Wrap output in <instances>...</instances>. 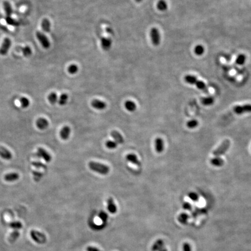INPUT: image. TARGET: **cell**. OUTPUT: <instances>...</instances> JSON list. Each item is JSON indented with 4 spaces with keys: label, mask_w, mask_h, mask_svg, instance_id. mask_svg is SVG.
<instances>
[{
    "label": "cell",
    "mask_w": 251,
    "mask_h": 251,
    "mask_svg": "<svg viewBox=\"0 0 251 251\" xmlns=\"http://www.w3.org/2000/svg\"><path fill=\"white\" fill-rule=\"evenodd\" d=\"M88 166L91 170L102 175L107 174L110 170L108 166L93 161L88 164Z\"/></svg>",
    "instance_id": "cell-1"
},
{
    "label": "cell",
    "mask_w": 251,
    "mask_h": 251,
    "mask_svg": "<svg viewBox=\"0 0 251 251\" xmlns=\"http://www.w3.org/2000/svg\"><path fill=\"white\" fill-rule=\"evenodd\" d=\"M230 146V141L228 140H225L217 148L213 151V154L216 156L224 155L228 150Z\"/></svg>",
    "instance_id": "cell-2"
},
{
    "label": "cell",
    "mask_w": 251,
    "mask_h": 251,
    "mask_svg": "<svg viewBox=\"0 0 251 251\" xmlns=\"http://www.w3.org/2000/svg\"><path fill=\"white\" fill-rule=\"evenodd\" d=\"M150 36L152 43L155 46H159L160 43V34L158 29L153 27L150 31Z\"/></svg>",
    "instance_id": "cell-3"
},
{
    "label": "cell",
    "mask_w": 251,
    "mask_h": 251,
    "mask_svg": "<svg viewBox=\"0 0 251 251\" xmlns=\"http://www.w3.org/2000/svg\"><path fill=\"white\" fill-rule=\"evenodd\" d=\"M36 37L42 46L46 49H48L50 47V42L47 36L41 32H36Z\"/></svg>",
    "instance_id": "cell-4"
},
{
    "label": "cell",
    "mask_w": 251,
    "mask_h": 251,
    "mask_svg": "<svg viewBox=\"0 0 251 251\" xmlns=\"http://www.w3.org/2000/svg\"><path fill=\"white\" fill-rule=\"evenodd\" d=\"M233 112L237 115H241L246 113L251 112V104H245L243 105L236 106L233 110Z\"/></svg>",
    "instance_id": "cell-5"
},
{
    "label": "cell",
    "mask_w": 251,
    "mask_h": 251,
    "mask_svg": "<svg viewBox=\"0 0 251 251\" xmlns=\"http://www.w3.org/2000/svg\"><path fill=\"white\" fill-rule=\"evenodd\" d=\"M11 46V40L8 38H5L3 41V42L1 47H0V55H6L8 53V50H9Z\"/></svg>",
    "instance_id": "cell-6"
},
{
    "label": "cell",
    "mask_w": 251,
    "mask_h": 251,
    "mask_svg": "<svg viewBox=\"0 0 251 251\" xmlns=\"http://www.w3.org/2000/svg\"><path fill=\"white\" fill-rule=\"evenodd\" d=\"M37 155L39 157L42 158L44 160L47 162H50L51 159V156L49 154L48 152H47L45 150L42 148H39L37 151Z\"/></svg>",
    "instance_id": "cell-7"
},
{
    "label": "cell",
    "mask_w": 251,
    "mask_h": 251,
    "mask_svg": "<svg viewBox=\"0 0 251 251\" xmlns=\"http://www.w3.org/2000/svg\"><path fill=\"white\" fill-rule=\"evenodd\" d=\"M91 106L98 110H103L106 108L107 104L104 101H102L98 99H94L91 101Z\"/></svg>",
    "instance_id": "cell-8"
},
{
    "label": "cell",
    "mask_w": 251,
    "mask_h": 251,
    "mask_svg": "<svg viewBox=\"0 0 251 251\" xmlns=\"http://www.w3.org/2000/svg\"><path fill=\"white\" fill-rule=\"evenodd\" d=\"M112 40L107 37H102L101 38V45L103 50L105 51L109 50L112 46Z\"/></svg>",
    "instance_id": "cell-9"
},
{
    "label": "cell",
    "mask_w": 251,
    "mask_h": 251,
    "mask_svg": "<svg viewBox=\"0 0 251 251\" xmlns=\"http://www.w3.org/2000/svg\"><path fill=\"white\" fill-rule=\"evenodd\" d=\"M126 159L128 162H130V163L134 164L135 165H137L138 166H140L141 165V162L138 159L137 156L133 154H129L127 155Z\"/></svg>",
    "instance_id": "cell-10"
},
{
    "label": "cell",
    "mask_w": 251,
    "mask_h": 251,
    "mask_svg": "<svg viewBox=\"0 0 251 251\" xmlns=\"http://www.w3.org/2000/svg\"><path fill=\"white\" fill-rule=\"evenodd\" d=\"M111 136L115 140V141L117 144H122L124 142V138H123V136L118 131H115V130L112 131L111 132Z\"/></svg>",
    "instance_id": "cell-11"
},
{
    "label": "cell",
    "mask_w": 251,
    "mask_h": 251,
    "mask_svg": "<svg viewBox=\"0 0 251 251\" xmlns=\"http://www.w3.org/2000/svg\"><path fill=\"white\" fill-rule=\"evenodd\" d=\"M49 123L44 118H39L36 121V126L40 130H44L48 127Z\"/></svg>",
    "instance_id": "cell-12"
},
{
    "label": "cell",
    "mask_w": 251,
    "mask_h": 251,
    "mask_svg": "<svg viewBox=\"0 0 251 251\" xmlns=\"http://www.w3.org/2000/svg\"><path fill=\"white\" fill-rule=\"evenodd\" d=\"M164 150V142L161 138H157L155 140V150L158 153H161Z\"/></svg>",
    "instance_id": "cell-13"
},
{
    "label": "cell",
    "mask_w": 251,
    "mask_h": 251,
    "mask_svg": "<svg viewBox=\"0 0 251 251\" xmlns=\"http://www.w3.org/2000/svg\"><path fill=\"white\" fill-rule=\"evenodd\" d=\"M0 156L5 160H9L12 157L11 152L3 146H0Z\"/></svg>",
    "instance_id": "cell-14"
},
{
    "label": "cell",
    "mask_w": 251,
    "mask_h": 251,
    "mask_svg": "<svg viewBox=\"0 0 251 251\" xmlns=\"http://www.w3.org/2000/svg\"><path fill=\"white\" fill-rule=\"evenodd\" d=\"M165 247L164 245V242L163 240L160 239L156 240L155 243L152 245L151 250L152 251H159L162 249H163Z\"/></svg>",
    "instance_id": "cell-15"
},
{
    "label": "cell",
    "mask_w": 251,
    "mask_h": 251,
    "mask_svg": "<svg viewBox=\"0 0 251 251\" xmlns=\"http://www.w3.org/2000/svg\"><path fill=\"white\" fill-rule=\"evenodd\" d=\"M107 204H108V211L114 214L117 212V206H116L113 199L112 198H109L107 201Z\"/></svg>",
    "instance_id": "cell-16"
},
{
    "label": "cell",
    "mask_w": 251,
    "mask_h": 251,
    "mask_svg": "<svg viewBox=\"0 0 251 251\" xmlns=\"http://www.w3.org/2000/svg\"><path fill=\"white\" fill-rule=\"evenodd\" d=\"M70 131L71 130L69 127L68 126L64 127L60 131V137H61L62 139L64 140H67L69 137Z\"/></svg>",
    "instance_id": "cell-17"
},
{
    "label": "cell",
    "mask_w": 251,
    "mask_h": 251,
    "mask_svg": "<svg viewBox=\"0 0 251 251\" xmlns=\"http://www.w3.org/2000/svg\"><path fill=\"white\" fill-rule=\"evenodd\" d=\"M34 239L38 243H44L46 241V236L38 232H34L33 234Z\"/></svg>",
    "instance_id": "cell-18"
},
{
    "label": "cell",
    "mask_w": 251,
    "mask_h": 251,
    "mask_svg": "<svg viewBox=\"0 0 251 251\" xmlns=\"http://www.w3.org/2000/svg\"><path fill=\"white\" fill-rule=\"evenodd\" d=\"M125 107L129 112H134L137 108V105L133 101L127 100L125 103Z\"/></svg>",
    "instance_id": "cell-19"
},
{
    "label": "cell",
    "mask_w": 251,
    "mask_h": 251,
    "mask_svg": "<svg viewBox=\"0 0 251 251\" xmlns=\"http://www.w3.org/2000/svg\"><path fill=\"white\" fill-rule=\"evenodd\" d=\"M194 85H196V87L198 88V89L202 90L204 92H208V88L207 85H206V84L201 80H199L198 79V78L197 79V80H195Z\"/></svg>",
    "instance_id": "cell-20"
},
{
    "label": "cell",
    "mask_w": 251,
    "mask_h": 251,
    "mask_svg": "<svg viewBox=\"0 0 251 251\" xmlns=\"http://www.w3.org/2000/svg\"><path fill=\"white\" fill-rule=\"evenodd\" d=\"M156 7L160 11H165L167 10L168 5L165 0H159L156 4Z\"/></svg>",
    "instance_id": "cell-21"
},
{
    "label": "cell",
    "mask_w": 251,
    "mask_h": 251,
    "mask_svg": "<svg viewBox=\"0 0 251 251\" xmlns=\"http://www.w3.org/2000/svg\"><path fill=\"white\" fill-rule=\"evenodd\" d=\"M41 27L44 32L48 33L50 31L51 28V23L47 19H44L41 22Z\"/></svg>",
    "instance_id": "cell-22"
},
{
    "label": "cell",
    "mask_w": 251,
    "mask_h": 251,
    "mask_svg": "<svg viewBox=\"0 0 251 251\" xmlns=\"http://www.w3.org/2000/svg\"><path fill=\"white\" fill-rule=\"evenodd\" d=\"M3 7L7 17H11L12 14V8L11 4L8 1H5L3 3Z\"/></svg>",
    "instance_id": "cell-23"
},
{
    "label": "cell",
    "mask_w": 251,
    "mask_h": 251,
    "mask_svg": "<svg viewBox=\"0 0 251 251\" xmlns=\"http://www.w3.org/2000/svg\"><path fill=\"white\" fill-rule=\"evenodd\" d=\"M19 177L18 174L13 173H9L5 176V180L7 181H13L17 180Z\"/></svg>",
    "instance_id": "cell-24"
},
{
    "label": "cell",
    "mask_w": 251,
    "mask_h": 251,
    "mask_svg": "<svg viewBox=\"0 0 251 251\" xmlns=\"http://www.w3.org/2000/svg\"><path fill=\"white\" fill-rule=\"evenodd\" d=\"M215 99L212 97H208L203 98L201 99L202 104L205 106H210L214 104Z\"/></svg>",
    "instance_id": "cell-25"
},
{
    "label": "cell",
    "mask_w": 251,
    "mask_h": 251,
    "mask_svg": "<svg viewBox=\"0 0 251 251\" xmlns=\"http://www.w3.org/2000/svg\"><path fill=\"white\" fill-rule=\"evenodd\" d=\"M211 164L212 165L216 166V167H220V166H221L224 165V160L221 158H218V157L213 158L211 160Z\"/></svg>",
    "instance_id": "cell-26"
},
{
    "label": "cell",
    "mask_w": 251,
    "mask_h": 251,
    "mask_svg": "<svg viewBox=\"0 0 251 251\" xmlns=\"http://www.w3.org/2000/svg\"><path fill=\"white\" fill-rule=\"evenodd\" d=\"M246 60V55L244 54H239L237 56V58H236L235 62L238 65H242L245 63Z\"/></svg>",
    "instance_id": "cell-27"
},
{
    "label": "cell",
    "mask_w": 251,
    "mask_h": 251,
    "mask_svg": "<svg viewBox=\"0 0 251 251\" xmlns=\"http://www.w3.org/2000/svg\"><path fill=\"white\" fill-rule=\"evenodd\" d=\"M194 53L198 56H201L203 55L205 52V48L203 46L201 45V44H198V45L196 46L194 50Z\"/></svg>",
    "instance_id": "cell-28"
},
{
    "label": "cell",
    "mask_w": 251,
    "mask_h": 251,
    "mask_svg": "<svg viewBox=\"0 0 251 251\" xmlns=\"http://www.w3.org/2000/svg\"><path fill=\"white\" fill-rule=\"evenodd\" d=\"M188 218H189L188 215L187 214H186V213H183L180 214V215L179 216V217H178V220H179V222H180L181 224L185 225V224L187 223V221H188Z\"/></svg>",
    "instance_id": "cell-29"
},
{
    "label": "cell",
    "mask_w": 251,
    "mask_h": 251,
    "mask_svg": "<svg viewBox=\"0 0 251 251\" xmlns=\"http://www.w3.org/2000/svg\"><path fill=\"white\" fill-rule=\"evenodd\" d=\"M5 21L8 25L12 26H18L19 25V23L17 21L13 19L11 17H7Z\"/></svg>",
    "instance_id": "cell-30"
},
{
    "label": "cell",
    "mask_w": 251,
    "mask_h": 251,
    "mask_svg": "<svg viewBox=\"0 0 251 251\" xmlns=\"http://www.w3.org/2000/svg\"><path fill=\"white\" fill-rule=\"evenodd\" d=\"M68 99V95L66 94H62L58 100L59 104L61 106L65 105L67 103Z\"/></svg>",
    "instance_id": "cell-31"
},
{
    "label": "cell",
    "mask_w": 251,
    "mask_h": 251,
    "mask_svg": "<svg viewBox=\"0 0 251 251\" xmlns=\"http://www.w3.org/2000/svg\"><path fill=\"white\" fill-rule=\"evenodd\" d=\"M48 101H49L50 104L54 105L56 104L57 101H58L57 94L55 93H52L48 95Z\"/></svg>",
    "instance_id": "cell-32"
},
{
    "label": "cell",
    "mask_w": 251,
    "mask_h": 251,
    "mask_svg": "<svg viewBox=\"0 0 251 251\" xmlns=\"http://www.w3.org/2000/svg\"><path fill=\"white\" fill-rule=\"evenodd\" d=\"M78 69L79 68L76 65L72 64L68 67V71L71 75H74V74L78 72Z\"/></svg>",
    "instance_id": "cell-33"
},
{
    "label": "cell",
    "mask_w": 251,
    "mask_h": 251,
    "mask_svg": "<svg viewBox=\"0 0 251 251\" xmlns=\"http://www.w3.org/2000/svg\"><path fill=\"white\" fill-rule=\"evenodd\" d=\"M105 146L108 148V149L112 150V149L116 148L117 146V144L114 141L109 140L105 142Z\"/></svg>",
    "instance_id": "cell-34"
},
{
    "label": "cell",
    "mask_w": 251,
    "mask_h": 251,
    "mask_svg": "<svg viewBox=\"0 0 251 251\" xmlns=\"http://www.w3.org/2000/svg\"><path fill=\"white\" fill-rule=\"evenodd\" d=\"M20 102L23 108H26L30 105V101H29L28 99L25 97H22V98H21Z\"/></svg>",
    "instance_id": "cell-35"
},
{
    "label": "cell",
    "mask_w": 251,
    "mask_h": 251,
    "mask_svg": "<svg viewBox=\"0 0 251 251\" xmlns=\"http://www.w3.org/2000/svg\"><path fill=\"white\" fill-rule=\"evenodd\" d=\"M22 52H23V55L26 57H28L29 56H30L32 54V49L30 48V47H28V46H26V47H23L22 48Z\"/></svg>",
    "instance_id": "cell-36"
},
{
    "label": "cell",
    "mask_w": 251,
    "mask_h": 251,
    "mask_svg": "<svg viewBox=\"0 0 251 251\" xmlns=\"http://www.w3.org/2000/svg\"><path fill=\"white\" fill-rule=\"evenodd\" d=\"M187 127L190 128H195L196 127L198 126V122L197 120L193 119V120H191V121H189V122H188L187 123Z\"/></svg>",
    "instance_id": "cell-37"
},
{
    "label": "cell",
    "mask_w": 251,
    "mask_h": 251,
    "mask_svg": "<svg viewBox=\"0 0 251 251\" xmlns=\"http://www.w3.org/2000/svg\"><path fill=\"white\" fill-rule=\"evenodd\" d=\"M33 177H34V179L35 181H36L37 182H38V181L40 180V179L42 178V173L39 172H36V171H34L33 172Z\"/></svg>",
    "instance_id": "cell-38"
},
{
    "label": "cell",
    "mask_w": 251,
    "mask_h": 251,
    "mask_svg": "<svg viewBox=\"0 0 251 251\" xmlns=\"http://www.w3.org/2000/svg\"><path fill=\"white\" fill-rule=\"evenodd\" d=\"M188 197L192 201H198L199 199V197L198 194H196L195 193H194V192H192V193H189Z\"/></svg>",
    "instance_id": "cell-39"
},
{
    "label": "cell",
    "mask_w": 251,
    "mask_h": 251,
    "mask_svg": "<svg viewBox=\"0 0 251 251\" xmlns=\"http://www.w3.org/2000/svg\"><path fill=\"white\" fill-rule=\"evenodd\" d=\"M32 165L35 166L36 168H46V166L45 165H44L43 164H42L41 162H32Z\"/></svg>",
    "instance_id": "cell-40"
},
{
    "label": "cell",
    "mask_w": 251,
    "mask_h": 251,
    "mask_svg": "<svg viewBox=\"0 0 251 251\" xmlns=\"http://www.w3.org/2000/svg\"><path fill=\"white\" fill-rule=\"evenodd\" d=\"M183 208L185 210L190 211L192 209V206H191V205L189 202H184L183 203Z\"/></svg>",
    "instance_id": "cell-41"
},
{
    "label": "cell",
    "mask_w": 251,
    "mask_h": 251,
    "mask_svg": "<svg viewBox=\"0 0 251 251\" xmlns=\"http://www.w3.org/2000/svg\"><path fill=\"white\" fill-rule=\"evenodd\" d=\"M183 251H191V247L188 243H185L183 245Z\"/></svg>",
    "instance_id": "cell-42"
},
{
    "label": "cell",
    "mask_w": 251,
    "mask_h": 251,
    "mask_svg": "<svg viewBox=\"0 0 251 251\" xmlns=\"http://www.w3.org/2000/svg\"><path fill=\"white\" fill-rule=\"evenodd\" d=\"M87 251H100L99 249L96 247H94L92 246H88L87 248Z\"/></svg>",
    "instance_id": "cell-43"
},
{
    "label": "cell",
    "mask_w": 251,
    "mask_h": 251,
    "mask_svg": "<svg viewBox=\"0 0 251 251\" xmlns=\"http://www.w3.org/2000/svg\"><path fill=\"white\" fill-rule=\"evenodd\" d=\"M107 31L109 33V34H112L113 33V30H112V28H109V27H108V28H107Z\"/></svg>",
    "instance_id": "cell-44"
},
{
    "label": "cell",
    "mask_w": 251,
    "mask_h": 251,
    "mask_svg": "<svg viewBox=\"0 0 251 251\" xmlns=\"http://www.w3.org/2000/svg\"><path fill=\"white\" fill-rule=\"evenodd\" d=\"M159 251H168V250L166 249V248H165V247H164L163 249H162L160 250H159Z\"/></svg>",
    "instance_id": "cell-45"
},
{
    "label": "cell",
    "mask_w": 251,
    "mask_h": 251,
    "mask_svg": "<svg viewBox=\"0 0 251 251\" xmlns=\"http://www.w3.org/2000/svg\"><path fill=\"white\" fill-rule=\"evenodd\" d=\"M142 1V0H135V1L137 2V3H141Z\"/></svg>",
    "instance_id": "cell-46"
}]
</instances>
